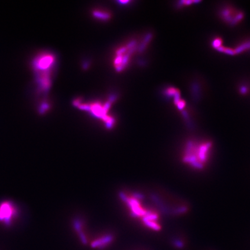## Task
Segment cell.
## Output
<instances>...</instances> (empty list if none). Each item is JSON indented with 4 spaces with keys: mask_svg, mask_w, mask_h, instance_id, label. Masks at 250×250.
Wrapping results in <instances>:
<instances>
[{
    "mask_svg": "<svg viewBox=\"0 0 250 250\" xmlns=\"http://www.w3.org/2000/svg\"><path fill=\"white\" fill-rule=\"evenodd\" d=\"M212 149V144L206 140L188 142L183 151L182 161L192 168L201 169L208 163Z\"/></svg>",
    "mask_w": 250,
    "mask_h": 250,
    "instance_id": "6da1fadb",
    "label": "cell"
},
{
    "mask_svg": "<svg viewBox=\"0 0 250 250\" xmlns=\"http://www.w3.org/2000/svg\"><path fill=\"white\" fill-rule=\"evenodd\" d=\"M18 214V208L13 202L4 201L0 203V222L10 226Z\"/></svg>",
    "mask_w": 250,
    "mask_h": 250,
    "instance_id": "7a4b0ae2",
    "label": "cell"
},
{
    "mask_svg": "<svg viewBox=\"0 0 250 250\" xmlns=\"http://www.w3.org/2000/svg\"><path fill=\"white\" fill-rule=\"evenodd\" d=\"M220 15L225 22L230 25H236L239 23L244 16L242 12L228 6L222 8Z\"/></svg>",
    "mask_w": 250,
    "mask_h": 250,
    "instance_id": "3957f363",
    "label": "cell"
},
{
    "mask_svg": "<svg viewBox=\"0 0 250 250\" xmlns=\"http://www.w3.org/2000/svg\"><path fill=\"white\" fill-rule=\"evenodd\" d=\"M54 61V57L49 54H44L37 57L34 61V69L37 73L48 72Z\"/></svg>",
    "mask_w": 250,
    "mask_h": 250,
    "instance_id": "277c9868",
    "label": "cell"
},
{
    "mask_svg": "<svg viewBox=\"0 0 250 250\" xmlns=\"http://www.w3.org/2000/svg\"><path fill=\"white\" fill-rule=\"evenodd\" d=\"M112 241V236L111 235H106L93 241L91 244V246L94 249H103L110 244Z\"/></svg>",
    "mask_w": 250,
    "mask_h": 250,
    "instance_id": "5b68a950",
    "label": "cell"
},
{
    "mask_svg": "<svg viewBox=\"0 0 250 250\" xmlns=\"http://www.w3.org/2000/svg\"><path fill=\"white\" fill-rule=\"evenodd\" d=\"M235 54L241 53L244 51H250V40L244 42H242L240 45H239L235 50H234Z\"/></svg>",
    "mask_w": 250,
    "mask_h": 250,
    "instance_id": "8992f818",
    "label": "cell"
},
{
    "mask_svg": "<svg viewBox=\"0 0 250 250\" xmlns=\"http://www.w3.org/2000/svg\"><path fill=\"white\" fill-rule=\"evenodd\" d=\"M93 15L95 17L97 18H99L100 19L103 20H107L110 18V15L107 13H105L103 12H100V11H94L93 12Z\"/></svg>",
    "mask_w": 250,
    "mask_h": 250,
    "instance_id": "52a82bcc",
    "label": "cell"
},
{
    "mask_svg": "<svg viewBox=\"0 0 250 250\" xmlns=\"http://www.w3.org/2000/svg\"><path fill=\"white\" fill-rule=\"evenodd\" d=\"M221 43H222V41H221V39H220V38H217V39H215L214 41V42H213V46L214 48L218 49L219 48H220V47H221Z\"/></svg>",
    "mask_w": 250,
    "mask_h": 250,
    "instance_id": "ba28073f",
    "label": "cell"
}]
</instances>
